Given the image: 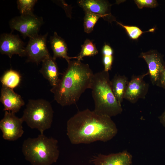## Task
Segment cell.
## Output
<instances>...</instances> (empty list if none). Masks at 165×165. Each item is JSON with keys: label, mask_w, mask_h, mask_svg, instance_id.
<instances>
[{"label": "cell", "mask_w": 165, "mask_h": 165, "mask_svg": "<svg viewBox=\"0 0 165 165\" xmlns=\"http://www.w3.org/2000/svg\"><path fill=\"white\" fill-rule=\"evenodd\" d=\"M67 125V135L73 144L107 142L118 132L111 117L88 109L78 112L68 120Z\"/></svg>", "instance_id": "obj_1"}, {"label": "cell", "mask_w": 165, "mask_h": 165, "mask_svg": "<svg viewBox=\"0 0 165 165\" xmlns=\"http://www.w3.org/2000/svg\"><path fill=\"white\" fill-rule=\"evenodd\" d=\"M57 84L50 91L54 99L62 106L75 104L81 95L90 89L94 74L87 64L81 61H70Z\"/></svg>", "instance_id": "obj_2"}, {"label": "cell", "mask_w": 165, "mask_h": 165, "mask_svg": "<svg viewBox=\"0 0 165 165\" xmlns=\"http://www.w3.org/2000/svg\"><path fill=\"white\" fill-rule=\"evenodd\" d=\"M90 89L94 101V112L111 117L121 113V104L112 92L108 72L103 70L94 74Z\"/></svg>", "instance_id": "obj_3"}, {"label": "cell", "mask_w": 165, "mask_h": 165, "mask_svg": "<svg viewBox=\"0 0 165 165\" xmlns=\"http://www.w3.org/2000/svg\"><path fill=\"white\" fill-rule=\"evenodd\" d=\"M57 140L40 134L24 141L22 152L25 159L32 165H51L59 156Z\"/></svg>", "instance_id": "obj_4"}, {"label": "cell", "mask_w": 165, "mask_h": 165, "mask_svg": "<svg viewBox=\"0 0 165 165\" xmlns=\"http://www.w3.org/2000/svg\"><path fill=\"white\" fill-rule=\"evenodd\" d=\"M53 111L50 103L43 99H30L23 112L22 118L31 129H36L43 134L50 128Z\"/></svg>", "instance_id": "obj_5"}, {"label": "cell", "mask_w": 165, "mask_h": 165, "mask_svg": "<svg viewBox=\"0 0 165 165\" xmlns=\"http://www.w3.org/2000/svg\"><path fill=\"white\" fill-rule=\"evenodd\" d=\"M42 23V18L34 14L21 15L13 18L9 23L10 28L19 32L24 38L38 35Z\"/></svg>", "instance_id": "obj_6"}, {"label": "cell", "mask_w": 165, "mask_h": 165, "mask_svg": "<svg viewBox=\"0 0 165 165\" xmlns=\"http://www.w3.org/2000/svg\"><path fill=\"white\" fill-rule=\"evenodd\" d=\"M48 35V33H47L44 35H38L29 38L25 47L28 62L35 63L38 65L50 56L46 46Z\"/></svg>", "instance_id": "obj_7"}, {"label": "cell", "mask_w": 165, "mask_h": 165, "mask_svg": "<svg viewBox=\"0 0 165 165\" xmlns=\"http://www.w3.org/2000/svg\"><path fill=\"white\" fill-rule=\"evenodd\" d=\"M23 122L22 118L16 116L15 113L5 111L4 117L0 121V129L3 138L14 141L21 137L24 133L22 125Z\"/></svg>", "instance_id": "obj_8"}, {"label": "cell", "mask_w": 165, "mask_h": 165, "mask_svg": "<svg viewBox=\"0 0 165 165\" xmlns=\"http://www.w3.org/2000/svg\"><path fill=\"white\" fill-rule=\"evenodd\" d=\"M147 75H148V72L139 75H132L129 82L124 99L134 104L139 99L145 98L148 91L149 85L144 78Z\"/></svg>", "instance_id": "obj_9"}, {"label": "cell", "mask_w": 165, "mask_h": 165, "mask_svg": "<svg viewBox=\"0 0 165 165\" xmlns=\"http://www.w3.org/2000/svg\"><path fill=\"white\" fill-rule=\"evenodd\" d=\"M0 52L10 58L14 54L20 57L26 56L24 42L18 35L12 34L3 33L1 35Z\"/></svg>", "instance_id": "obj_10"}, {"label": "cell", "mask_w": 165, "mask_h": 165, "mask_svg": "<svg viewBox=\"0 0 165 165\" xmlns=\"http://www.w3.org/2000/svg\"><path fill=\"white\" fill-rule=\"evenodd\" d=\"M139 57L143 59L147 64L148 75L152 83L156 85L165 67V63L162 56L155 50L141 53Z\"/></svg>", "instance_id": "obj_11"}, {"label": "cell", "mask_w": 165, "mask_h": 165, "mask_svg": "<svg viewBox=\"0 0 165 165\" xmlns=\"http://www.w3.org/2000/svg\"><path fill=\"white\" fill-rule=\"evenodd\" d=\"M132 156L126 150L107 155L101 154L94 156L91 161L94 165H131Z\"/></svg>", "instance_id": "obj_12"}, {"label": "cell", "mask_w": 165, "mask_h": 165, "mask_svg": "<svg viewBox=\"0 0 165 165\" xmlns=\"http://www.w3.org/2000/svg\"><path fill=\"white\" fill-rule=\"evenodd\" d=\"M79 6L85 11L99 15L105 20L110 21L116 20L111 14V5L108 2L100 0H81L78 2Z\"/></svg>", "instance_id": "obj_13"}, {"label": "cell", "mask_w": 165, "mask_h": 165, "mask_svg": "<svg viewBox=\"0 0 165 165\" xmlns=\"http://www.w3.org/2000/svg\"><path fill=\"white\" fill-rule=\"evenodd\" d=\"M0 101L4 106L3 110L15 113L18 112L24 104L21 96L13 90L2 85Z\"/></svg>", "instance_id": "obj_14"}, {"label": "cell", "mask_w": 165, "mask_h": 165, "mask_svg": "<svg viewBox=\"0 0 165 165\" xmlns=\"http://www.w3.org/2000/svg\"><path fill=\"white\" fill-rule=\"evenodd\" d=\"M42 62L40 73L52 87L55 86L60 80L59 73L55 60L50 56L44 60Z\"/></svg>", "instance_id": "obj_15"}, {"label": "cell", "mask_w": 165, "mask_h": 165, "mask_svg": "<svg viewBox=\"0 0 165 165\" xmlns=\"http://www.w3.org/2000/svg\"><path fill=\"white\" fill-rule=\"evenodd\" d=\"M51 48L53 53V59L55 60L58 57L65 59L68 63L74 57H69L68 55V47L64 40L57 33L54 32L53 35L50 39Z\"/></svg>", "instance_id": "obj_16"}, {"label": "cell", "mask_w": 165, "mask_h": 165, "mask_svg": "<svg viewBox=\"0 0 165 165\" xmlns=\"http://www.w3.org/2000/svg\"><path fill=\"white\" fill-rule=\"evenodd\" d=\"M128 78L125 75L116 74L111 80L112 92L118 102L121 104L129 82Z\"/></svg>", "instance_id": "obj_17"}, {"label": "cell", "mask_w": 165, "mask_h": 165, "mask_svg": "<svg viewBox=\"0 0 165 165\" xmlns=\"http://www.w3.org/2000/svg\"><path fill=\"white\" fill-rule=\"evenodd\" d=\"M21 80L19 73L12 69L6 72L0 79L2 85L13 90L18 86Z\"/></svg>", "instance_id": "obj_18"}, {"label": "cell", "mask_w": 165, "mask_h": 165, "mask_svg": "<svg viewBox=\"0 0 165 165\" xmlns=\"http://www.w3.org/2000/svg\"><path fill=\"white\" fill-rule=\"evenodd\" d=\"M98 53L95 45L92 41L86 39L81 46V50L78 55L75 57L79 61H81L85 57L92 56Z\"/></svg>", "instance_id": "obj_19"}, {"label": "cell", "mask_w": 165, "mask_h": 165, "mask_svg": "<svg viewBox=\"0 0 165 165\" xmlns=\"http://www.w3.org/2000/svg\"><path fill=\"white\" fill-rule=\"evenodd\" d=\"M83 26L84 31L87 33H91L98 19L102 17L100 15L92 12L85 11Z\"/></svg>", "instance_id": "obj_20"}, {"label": "cell", "mask_w": 165, "mask_h": 165, "mask_svg": "<svg viewBox=\"0 0 165 165\" xmlns=\"http://www.w3.org/2000/svg\"><path fill=\"white\" fill-rule=\"evenodd\" d=\"M103 62L104 65V71L108 72L111 70L113 61V50L111 46L105 44L102 49Z\"/></svg>", "instance_id": "obj_21"}, {"label": "cell", "mask_w": 165, "mask_h": 165, "mask_svg": "<svg viewBox=\"0 0 165 165\" xmlns=\"http://www.w3.org/2000/svg\"><path fill=\"white\" fill-rule=\"evenodd\" d=\"M37 1L36 0H18L17 8L21 15L34 14L33 8Z\"/></svg>", "instance_id": "obj_22"}, {"label": "cell", "mask_w": 165, "mask_h": 165, "mask_svg": "<svg viewBox=\"0 0 165 165\" xmlns=\"http://www.w3.org/2000/svg\"><path fill=\"white\" fill-rule=\"evenodd\" d=\"M117 23L123 27L126 31L130 37L134 40L138 39L143 33L145 32H153L155 28H152L145 31H143L139 28L134 26H129L124 25L116 21Z\"/></svg>", "instance_id": "obj_23"}, {"label": "cell", "mask_w": 165, "mask_h": 165, "mask_svg": "<svg viewBox=\"0 0 165 165\" xmlns=\"http://www.w3.org/2000/svg\"><path fill=\"white\" fill-rule=\"evenodd\" d=\"M134 1L140 9L144 7L154 8L158 5L157 1L155 0H135Z\"/></svg>", "instance_id": "obj_24"}, {"label": "cell", "mask_w": 165, "mask_h": 165, "mask_svg": "<svg viewBox=\"0 0 165 165\" xmlns=\"http://www.w3.org/2000/svg\"><path fill=\"white\" fill-rule=\"evenodd\" d=\"M156 85L165 89V67L160 75Z\"/></svg>", "instance_id": "obj_25"}, {"label": "cell", "mask_w": 165, "mask_h": 165, "mask_svg": "<svg viewBox=\"0 0 165 165\" xmlns=\"http://www.w3.org/2000/svg\"><path fill=\"white\" fill-rule=\"evenodd\" d=\"M160 123L165 127V109L162 114L159 117Z\"/></svg>", "instance_id": "obj_26"}]
</instances>
